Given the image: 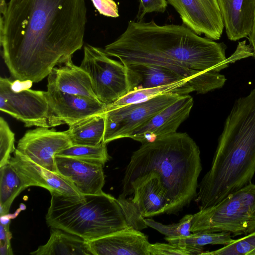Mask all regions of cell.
Here are the masks:
<instances>
[{"label":"cell","mask_w":255,"mask_h":255,"mask_svg":"<svg viewBox=\"0 0 255 255\" xmlns=\"http://www.w3.org/2000/svg\"><path fill=\"white\" fill-rule=\"evenodd\" d=\"M2 58L11 76L37 83L81 49L85 0H9L1 13Z\"/></svg>","instance_id":"6da1fadb"},{"label":"cell","mask_w":255,"mask_h":255,"mask_svg":"<svg viewBox=\"0 0 255 255\" xmlns=\"http://www.w3.org/2000/svg\"><path fill=\"white\" fill-rule=\"evenodd\" d=\"M226 48L224 43L202 37L183 24L159 25L151 20L128 21L126 30L104 49L124 65L155 64L217 72L251 56L248 49L239 44L227 58Z\"/></svg>","instance_id":"7a4b0ae2"},{"label":"cell","mask_w":255,"mask_h":255,"mask_svg":"<svg viewBox=\"0 0 255 255\" xmlns=\"http://www.w3.org/2000/svg\"><path fill=\"white\" fill-rule=\"evenodd\" d=\"M255 173V88L237 99L226 120L210 170L200 184V210L252 182Z\"/></svg>","instance_id":"3957f363"},{"label":"cell","mask_w":255,"mask_h":255,"mask_svg":"<svg viewBox=\"0 0 255 255\" xmlns=\"http://www.w3.org/2000/svg\"><path fill=\"white\" fill-rule=\"evenodd\" d=\"M202 169L198 146L187 133L176 132L142 144L131 156L123 184L155 174L167 193V213H175L196 196Z\"/></svg>","instance_id":"277c9868"},{"label":"cell","mask_w":255,"mask_h":255,"mask_svg":"<svg viewBox=\"0 0 255 255\" xmlns=\"http://www.w3.org/2000/svg\"><path fill=\"white\" fill-rule=\"evenodd\" d=\"M47 224L89 241L129 227L118 199L103 192L68 196L50 193Z\"/></svg>","instance_id":"5b68a950"},{"label":"cell","mask_w":255,"mask_h":255,"mask_svg":"<svg viewBox=\"0 0 255 255\" xmlns=\"http://www.w3.org/2000/svg\"><path fill=\"white\" fill-rule=\"evenodd\" d=\"M197 232H228L234 237L255 231V184L229 194L214 206L193 215L190 228Z\"/></svg>","instance_id":"8992f818"},{"label":"cell","mask_w":255,"mask_h":255,"mask_svg":"<svg viewBox=\"0 0 255 255\" xmlns=\"http://www.w3.org/2000/svg\"><path fill=\"white\" fill-rule=\"evenodd\" d=\"M109 57L104 49L86 44L80 66L89 75L97 99L106 106L130 92L126 67Z\"/></svg>","instance_id":"52a82bcc"},{"label":"cell","mask_w":255,"mask_h":255,"mask_svg":"<svg viewBox=\"0 0 255 255\" xmlns=\"http://www.w3.org/2000/svg\"><path fill=\"white\" fill-rule=\"evenodd\" d=\"M183 96L165 94L106 111L103 143L107 144L116 139L129 138L136 128Z\"/></svg>","instance_id":"ba28073f"},{"label":"cell","mask_w":255,"mask_h":255,"mask_svg":"<svg viewBox=\"0 0 255 255\" xmlns=\"http://www.w3.org/2000/svg\"><path fill=\"white\" fill-rule=\"evenodd\" d=\"M0 110L26 127H51L45 91L29 88L15 91L12 82L7 78H0Z\"/></svg>","instance_id":"9c48e42d"},{"label":"cell","mask_w":255,"mask_h":255,"mask_svg":"<svg viewBox=\"0 0 255 255\" xmlns=\"http://www.w3.org/2000/svg\"><path fill=\"white\" fill-rule=\"evenodd\" d=\"M127 68L130 92L156 87L187 80L194 90L204 85L205 71L170 67L159 64L133 63Z\"/></svg>","instance_id":"30bf717a"},{"label":"cell","mask_w":255,"mask_h":255,"mask_svg":"<svg viewBox=\"0 0 255 255\" xmlns=\"http://www.w3.org/2000/svg\"><path fill=\"white\" fill-rule=\"evenodd\" d=\"M71 145L66 131L38 127L25 132L19 140L16 150L37 164L57 173L56 154Z\"/></svg>","instance_id":"8fae6325"},{"label":"cell","mask_w":255,"mask_h":255,"mask_svg":"<svg viewBox=\"0 0 255 255\" xmlns=\"http://www.w3.org/2000/svg\"><path fill=\"white\" fill-rule=\"evenodd\" d=\"M184 25L199 35L219 40L224 24L217 0H167Z\"/></svg>","instance_id":"7c38bea8"},{"label":"cell","mask_w":255,"mask_h":255,"mask_svg":"<svg viewBox=\"0 0 255 255\" xmlns=\"http://www.w3.org/2000/svg\"><path fill=\"white\" fill-rule=\"evenodd\" d=\"M45 96L50 114L51 127L69 126L89 117L106 112L107 106L97 99L47 89Z\"/></svg>","instance_id":"4fadbf2b"},{"label":"cell","mask_w":255,"mask_h":255,"mask_svg":"<svg viewBox=\"0 0 255 255\" xmlns=\"http://www.w3.org/2000/svg\"><path fill=\"white\" fill-rule=\"evenodd\" d=\"M123 185V193L119 197L127 198L133 194L130 199L143 218L167 213L169 208L167 193L155 174L143 175Z\"/></svg>","instance_id":"5bb4252c"},{"label":"cell","mask_w":255,"mask_h":255,"mask_svg":"<svg viewBox=\"0 0 255 255\" xmlns=\"http://www.w3.org/2000/svg\"><path fill=\"white\" fill-rule=\"evenodd\" d=\"M193 103L190 95L183 96L136 128L129 138L144 144L176 132L188 117Z\"/></svg>","instance_id":"9a60e30c"},{"label":"cell","mask_w":255,"mask_h":255,"mask_svg":"<svg viewBox=\"0 0 255 255\" xmlns=\"http://www.w3.org/2000/svg\"><path fill=\"white\" fill-rule=\"evenodd\" d=\"M8 163L15 169L26 188L30 186H39L46 189L50 193L56 192L68 196H83L70 181L58 173L33 162L16 149Z\"/></svg>","instance_id":"2e32d148"},{"label":"cell","mask_w":255,"mask_h":255,"mask_svg":"<svg viewBox=\"0 0 255 255\" xmlns=\"http://www.w3.org/2000/svg\"><path fill=\"white\" fill-rule=\"evenodd\" d=\"M56 172L70 181L82 195L102 193L105 179L103 165L56 156Z\"/></svg>","instance_id":"e0dca14e"},{"label":"cell","mask_w":255,"mask_h":255,"mask_svg":"<svg viewBox=\"0 0 255 255\" xmlns=\"http://www.w3.org/2000/svg\"><path fill=\"white\" fill-rule=\"evenodd\" d=\"M88 243L93 255H150L147 236L130 227Z\"/></svg>","instance_id":"ac0fdd59"},{"label":"cell","mask_w":255,"mask_h":255,"mask_svg":"<svg viewBox=\"0 0 255 255\" xmlns=\"http://www.w3.org/2000/svg\"><path fill=\"white\" fill-rule=\"evenodd\" d=\"M229 39L247 37L253 25L255 0H217Z\"/></svg>","instance_id":"d6986e66"},{"label":"cell","mask_w":255,"mask_h":255,"mask_svg":"<svg viewBox=\"0 0 255 255\" xmlns=\"http://www.w3.org/2000/svg\"><path fill=\"white\" fill-rule=\"evenodd\" d=\"M47 81V89L98 99L89 75L80 66L74 65L72 59L53 68Z\"/></svg>","instance_id":"ffe728a7"},{"label":"cell","mask_w":255,"mask_h":255,"mask_svg":"<svg viewBox=\"0 0 255 255\" xmlns=\"http://www.w3.org/2000/svg\"><path fill=\"white\" fill-rule=\"evenodd\" d=\"M30 254L33 255H93L88 241L57 228H51L48 242Z\"/></svg>","instance_id":"44dd1931"},{"label":"cell","mask_w":255,"mask_h":255,"mask_svg":"<svg viewBox=\"0 0 255 255\" xmlns=\"http://www.w3.org/2000/svg\"><path fill=\"white\" fill-rule=\"evenodd\" d=\"M105 129L104 113L89 117L69 126L66 132L72 145L96 146L103 142Z\"/></svg>","instance_id":"7402d4cb"},{"label":"cell","mask_w":255,"mask_h":255,"mask_svg":"<svg viewBox=\"0 0 255 255\" xmlns=\"http://www.w3.org/2000/svg\"><path fill=\"white\" fill-rule=\"evenodd\" d=\"M187 80L164 86L138 89L129 92L114 103L107 106L106 111L122 106L148 100L156 96L165 94L188 95L194 92Z\"/></svg>","instance_id":"603a6c76"},{"label":"cell","mask_w":255,"mask_h":255,"mask_svg":"<svg viewBox=\"0 0 255 255\" xmlns=\"http://www.w3.org/2000/svg\"><path fill=\"white\" fill-rule=\"evenodd\" d=\"M25 189L14 167L8 163L0 167V215L8 213L15 198Z\"/></svg>","instance_id":"cb8c5ba5"},{"label":"cell","mask_w":255,"mask_h":255,"mask_svg":"<svg viewBox=\"0 0 255 255\" xmlns=\"http://www.w3.org/2000/svg\"><path fill=\"white\" fill-rule=\"evenodd\" d=\"M228 232H197L186 237L170 238L165 239L169 243L185 248H202L207 245L226 246L232 243L235 239Z\"/></svg>","instance_id":"d4e9b609"},{"label":"cell","mask_w":255,"mask_h":255,"mask_svg":"<svg viewBox=\"0 0 255 255\" xmlns=\"http://www.w3.org/2000/svg\"><path fill=\"white\" fill-rule=\"evenodd\" d=\"M106 145L102 142L96 146L71 145L56 156L74 158L104 166L109 159Z\"/></svg>","instance_id":"484cf974"},{"label":"cell","mask_w":255,"mask_h":255,"mask_svg":"<svg viewBox=\"0 0 255 255\" xmlns=\"http://www.w3.org/2000/svg\"><path fill=\"white\" fill-rule=\"evenodd\" d=\"M193 215L184 216L177 223L163 225L151 219H145L146 224L165 235L167 237L176 238L186 237L191 235L190 228Z\"/></svg>","instance_id":"4316f807"},{"label":"cell","mask_w":255,"mask_h":255,"mask_svg":"<svg viewBox=\"0 0 255 255\" xmlns=\"http://www.w3.org/2000/svg\"><path fill=\"white\" fill-rule=\"evenodd\" d=\"M255 249V231L243 238L235 239L232 243L213 251H206V255H248Z\"/></svg>","instance_id":"83f0119b"},{"label":"cell","mask_w":255,"mask_h":255,"mask_svg":"<svg viewBox=\"0 0 255 255\" xmlns=\"http://www.w3.org/2000/svg\"><path fill=\"white\" fill-rule=\"evenodd\" d=\"M14 134L7 122L0 118V167L8 163L10 154L15 150Z\"/></svg>","instance_id":"f1b7e54d"},{"label":"cell","mask_w":255,"mask_h":255,"mask_svg":"<svg viewBox=\"0 0 255 255\" xmlns=\"http://www.w3.org/2000/svg\"><path fill=\"white\" fill-rule=\"evenodd\" d=\"M205 251L202 248H185L171 243L150 244V255H197Z\"/></svg>","instance_id":"f546056e"},{"label":"cell","mask_w":255,"mask_h":255,"mask_svg":"<svg viewBox=\"0 0 255 255\" xmlns=\"http://www.w3.org/2000/svg\"><path fill=\"white\" fill-rule=\"evenodd\" d=\"M167 3V0H140L136 17L137 21H141L148 13L165 12Z\"/></svg>","instance_id":"4dcf8cb0"},{"label":"cell","mask_w":255,"mask_h":255,"mask_svg":"<svg viewBox=\"0 0 255 255\" xmlns=\"http://www.w3.org/2000/svg\"><path fill=\"white\" fill-rule=\"evenodd\" d=\"M91 1L101 14L114 18L119 16L118 7L114 0H91Z\"/></svg>","instance_id":"1f68e13d"},{"label":"cell","mask_w":255,"mask_h":255,"mask_svg":"<svg viewBox=\"0 0 255 255\" xmlns=\"http://www.w3.org/2000/svg\"><path fill=\"white\" fill-rule=\"evenodd\" d=\"M9 225L0 224V244L6 243L10 245L12 235L9 231Z\"/></svg>","instance_id":"d6a6232c"},{"label":"cell","mask_w":255,"mask_h":255,"mask_svg":"<svg viewBox=\"0 0 255 255\" xmlns=\"http://www.w3.org/2000/svg\"><path fill=\"white\" fill-rule=\"evenodd\" d=\"M248 39L250 46L253 49V57L255 59V14L254 17V20L252 29L250 35L248 36Z\"/></svg>","instance_id":"836d02e7"},{"label":"cell","mask_w":255,"mask_h":255,"mask_svg":"<svg viewBox=\"0 0 255 255\" xmlns=\"http://www.w3.org/2000/svg\"><path fill=\"white\" fill-rule=\"evenodd\" d=\"M0 255H13L11 245L7 244H0Z\"/></svg>","instance_id":"e575fe53"},{"label":"cell","mask_w":255,"mask_h":255,"mask_svg":"<svg viewBox=\"0 0 255 255\" xmlns=\"http://www.w3.org/2000/svg\"><path fill=\"white\" fill-rule=\"evenodd\" d=\"M8 214L0 216V223L3 225H9L11 219L9 217Z\"/></svg>","instance_id":"d590c367"},{"label":"cell","mask_w":255,"mask_h":255,"mask_svg":"<svg viewBox=\"0 0 255 255\" xmlns=\"http://www.w3.org/2000/svg\"><path fill=\"white\" fill-rule=\"evenodd\" d=\"M248 255H255V249L249 253Z\"/></svg>","instance_id":"8d00e7d4"}]
</instances>
